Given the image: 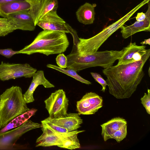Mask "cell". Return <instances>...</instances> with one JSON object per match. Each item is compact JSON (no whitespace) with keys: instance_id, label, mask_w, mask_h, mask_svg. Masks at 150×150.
Masks as SVG:
<instances>
[{"instance_id":"21","label":"cell","mask_w":150,"mask_h":150,"mask_svg":"<svg viewBox=\"0 0 150 150\" xmlns=\"http://www.w3.org/2000/svg\"><path fill=\"white\" fill-rule=\"evenodd\" d=\"M37 111V109L32 108L17 116L9 122L5 126L1 129L0 130V133L20 126L34 115Z\"/></svg>"},{"instance_id":"31","label":"cell","mask_w":150,"mask_h":150,"mask_svg":"<svg viewBox=\"0 0 150 150\" xmlns=\"http://www.w3.org/2000/svg\"><path fill=\"white\" fill-rule=\"evenodd\" d=\"M146 17V15L145 13H144L143 12H141L137 13L135 18L137 21H144Z\"/></svg>"},{"instance_id":"18","label":"cell","mask_w":150,"mask_h":150,"mask_svg":"<svg viewBox=\"0 0 150 150\" xmlns=\"http://www.w3.org/2000/svg\"><path fill=\"white\" fill-rule=\"evenodd\" d=\"M126 120L122 117H114L100 125L102 128L101 135L104 141L109 139L110 136L127 124Z\"/></svg>"},{"instance_id":"14","label":"cell","mask_w":150,"mask_h":150,"mask_svg":"<svg viewBox=\"0 0 150 150\" xmlns=\"http://www.w3.org/2000/svg\"><path fill=\"white\" fill-rule=\"evenodd\" d=\"M78 113H67L64 116L52 118L48 117L45 120L67 129L69 132L77 130L81 127L83 120Z\"/></svg>"},{"instance_id":"11","label":"cell","mask_w":150,"mask_h":150,"mask_svg":"<svg viewBox=\"0 0 150 150\" xmlns=\"http://www.w3.org/2000/svg\"><path fill=\"white\" fill-rule=\"evenodd\" d=\"M30 5L29 10L35 25L45 15L58 7L57 0H26Z\"/></svg>"},{"instance_id":"32","label":"cell","mask_w":150,"mask_h":150,"mask_svg":"<svg viewBox=\"0 0 150 150\" xmlns=\"http://www.w3.org/2000/svg\"><path fill=\"white\" fill-rule=\"evenodd\" d=\"M26 0H0V4L15 1H23Z\"/></svg>"},{"instance_id":"20","label":"cell","mask_w":150,"mask_h":150,"mask_svg":"<svg viewBox=\"0 0 150 150\" xmlns=\"http://www.w3.org/2000/svg\"><path fill=\"white\" fill-rule=\"evenodd\" d=\"M64 137L43 132L36 140V147L57 146L60 148Z\"/></svg>"},{"instance_id":"9","label":"cell","mask_w":150,"mask_h":150,"mask_svg":"<svg viewBox=\"0 0 150 150\" xmlns=\"http://www.w3.org/2000/svg\"><path fill=\"white\" fill-rule=\"evenodd\" d=\"M37 71L27 63L9 64L2 62L0 64V79L4 81L22 77L30 78Z\"/></svg>"},{"instance_id":"26","label":"cell","mask_w":150,"mask_h":150,"mask_svg":"<svg viewBox=\"0 0 150 150\" xmlns=\"http://www.w3.org/2000/svg\"><path fill=\"white\" fill-rule=\"evenodd\" d=\"M48 127L53 131L59 133H66L69 132L66 129L57 125L45 119L41 121Z\"/></svg>"},{"instance_id":"12","label":"cell","mask_w":150,"mask_h":150,"mask_svg":"<svg viewBox=\"0 0 150 150\" xmlns=\"http://www.w3.org/2000/svg\"><path fill=\"white\" fill-rule=\"evenodd\" d=\"M6 18L14 30L33 31L35 29L36 26L29 10L11 14Z\"/></svg>"},{"instance_id":"34","label":"cell","mask_w":150,"mask_h":150,"mask_svg":"<svg viewBox=\"0 0 150 150\" xmlns=\"http://www.w3.org/2000/svg\"><path fill=\"white\" fill-rule=\"evenodd\" d=\"M3 104V101L1 100H0V109L2 107Z\"/></svg>"},{"instance_id":"6","label":"cell","mask_w":150,"mask_h":150,"mask_svg":"<svg viewBox=\"0 0 150 150\" xmlns=\"http://www.w3.org/2000/svg\"><path fill=\"white\" fill-rule=\"evenodd\" d=\"M42 127V124L28 120L17 127L0 133V150L15 149L16 142L23 135Z\"/></svg>"},{"instance_id":"7","label":"cell","mask_w":150,"mask_h":150,"mask_svg":"<svg viewBox=\"0 0 150 150\" xmlns=\"http://www.w3.org/2000/svg\"><path fill=\"white\" fill-rule=\"evenodd\" d=\"M38 25L43 30L71 33L73 40L78 38L76 31L57 14V10L47 13L37 23Z\"/></svg>"},{"instance_id":"15","label":"cell","mask_w":150,"mask_h":150,"mask_svg":"<svg viewBox=\"0 0 150 150\" xmlns=\"http://www.w3.org/2000/svg\"><path fill=\"white\" fill-rule=\"evenodd\" d=\"M32 77L33 79L29 88L23 94L26 103L33 102L35 100L33 94L35 90L39 85H42L46 88L54 87V86L51 83L45 78L43 71H37L33 74Z\"/></svg>"},{"instance_id":"27","label":"cell","mask_w":150,"mask_h":150,"mask_svg":"<svg viewBox=\"0 0 150 150\" xmlns=\"http://www.w3.org/2000/svg\"><path fill=\"white\" fill-rule=\"evenodd\" d=\"M147 94L144 93V96L140 99L141 103L145 109L147 113L150 114V90L147 89Z\"/></svg>"},{"instance_id":"1","label":"cell","mask_w":150,"mask_h":150,"mask_svg":"<svg viewBox=\"0 0 150 150\" xmlns=\"http://www.w3.org/2000/svg\"><path fill=\"white\" fill-rule=\"evenodd\" d=\"M150 55L149 49L139 61L104 69L109 93L118 99L131 97L144 75L143 68Z\"/></svg>"},{"instance_id":"23","label":"cell","mask_w":150,"mask_h":150,"mask_svg":"<svg viewBox=\"0 0 150 150\" xmlns=\"http://www.w3.org/2000/svg\"><path fill=\"white\" fill-rule=\"evenodd\" d=\"M77 135L78 134H75L64 137L60 148L71 150L80 148L81 145Z\"/></svg>"},{"instance_id":"4","label":"cell","mask_w":150,"mask_h":150,"mask_svg":"<svg viewBox=\"0 0 150 150\" xmlns=\"http://www.w3.org/2000/svg\"><path fill=\"white\" fill-rule=\"evenodd\" d=\"M121 50H105L82 55L70 54L67 59V69H73L76 72L93 67H100L106 69L112 66L115 62L123 53Z\"/></svg>"},{"instance_id":"28","label":"cell","mask_w":150,"mask_h":150,"mask_svg":"<svg viewBox=\"0 0 150 150\" xmlns=\"http://www.w3.org/2000/svg\"><path fill=\"white\" fill-rule=\"evenodd\" d=\"M90 74L95 81L102 86V89L101 91L103 92H105V90H106V87L107 86L106 81L98 73L91 72Z\"/></svg>"},{"instance_id":"16","label":"cell","mask_w":150,"mask_h":150,"mask_svg":"<svg viewBox=\"0 0 150 150\" xmlns=\"http://www.w3.org/2000/svg\"><path fill=\"white\" fill-rule=\"evenodd\" d=\"M148 4V8L145 14L146 17L143 21H137L131 25L120 27L122 37L126 39L134 34L141 31H150V3Z\"/></svg>"},{"instance_id":"2","label":"cell","mask_w":150,"mask_h":150,"mask_svg":"<svg viewBox=\"0 0 150 150\" xmlns=\"http://www.w3.org/2000/svg\"><path fill=\"white\" fill-rule=\"evenodd\" d=\"M69 42L65 33L45 30L40 32L30 44L19 50L18 54L39 53L48 56L66 51Z\"/></svg>"},{"instance_id":"30","label":"cell","mask_w":150,"mask_h":150,"mask_svg":"<svg viewBox=\"0 0 150 150\" xmlns=\"http://www.w3.org/2000/svg\"><path fill=\"white\" fill-rule=\"evenodd\" d=\"M19 50L14 51L11 48L0 49V54L7 58H10L14 55L18 54Z\"/></svg>"},{"instance_id":"22","label":"cell","mask_w":150,"mask_h":150,"mask_svg":"<svg viewBox=\"0 0 150 150\" xmlns=\"http://www.w3.org/2000/svg\"><path fill=\"white\" fill-rule=\"evenodd\" d=\"M47 67L59 71L67 74L83 83L87 85L91 84V82L82 78L77 74L76 71L73 69H64L58 67L55 65L51 64H48L47 65Z\"/></svg>"},{"instance_id":"10","label":"cell","mask_w":150,"mask_h":150,"mask_svg":"<svg viewBox=\"0 0 150 150\" xmlns=\"http://www.w3.org/2000/svg\"><path fill=\"white\" fill-rule=\"evenodd\" d=\"M102 98L94 92L87 93L77 102L76 111L83 115L94 114L103 106Z\"/></svg>"},{"instance_id":"29","label":"cell","mask_w":150,"mask_h":150,"mask_svg":"<svg viewBox=\"0 0 150 150\" xmlns=\"http://www.w3.org/2000/svg\"><path fill=\"white\" fill-rule=\"evenodd\" d=\"M56 62L59 67L66 68L67 66V57L63 53L59 54L56 59Z\"/></svg>"},{"instance_id":"33","label":"cell","mask_w":150,"mask_h":150,"mask_svg":"<svg viewBox=\"0 0 150 150\" xmlns=\"http://www.w3.org/2000/svg\"><path fill=\"white\" fill-rule=\"evenodd\" d=\"M150 38H149L147 39L144 40V41H143L140 43V44L142 45L148 44L149 45H150Z\"/></svg>"},{"instance_id":"35","label":"cell","mask_w":150,"mask_h":150,"mask_svg":"<svg viewBox=\"0 0 150 150\" xmlns=\"http://www.w3.org/2000/svg\"><path fill=\"white\" fill-rule=\"evenodd\" d=\"M148 72H149V76H150V67H149V68Z\"/></svg>"},{"instance_id":"25","label":"cell","mask_w":150,"mask_h":150,"mask_svg":"<svg viewBox=\"0 0 150 150\" xmlns=\"http://www.w3.org/2000/svg\"><path fill=\"white\" fill-rule=\"evenodd\" d=\"M127 124H126L115 132L109 137V139H115L118 142H120L124 139L127 134Z\"/></svg>"},{"instance_id":"19","label":"cell","mask_w":150,"mask_h":150,"mask_svg":"<svg viewBox=\"0 0 150 150\" xmlns=\"http://www.w3.org/2000/svg\"><path fill=\"white\" fill-rule=\"evenodd\" d=\"M30 4L26 0L15 1L0 4V16L6 18L9 15L20 11L29 10Z\"/></svg>"},{"instance_id":"13","label":"cell","mask_w":150,"mask_h":150,"mask_svg":"<svg viewBox=\"0 0 150 150\" xmlns=\"http://www.w3.org/2000/svg\"><path fill=\"white\" fill-rule=\"evenodd\" d=\"M123 54L118 59L117 64H125L140 60L147 49L144 45H138L135 42H131L127 46L123 48Z\"/></svg>"},{"instance_id":"24","label":"cell","mask_w":150,"mask_h":150,"mask_svg":"<svg viewBox=\"0 0 150 150\" xmlns=\"http://www.w3.org/2000/svg\"><path fill=\"white\" fill-rule=\"evenodd\" d=\"M14 30L7 18H0V37L5 36Z\"/></svg>"},{"instance_id":"17","label":"cell","mask_w":150,"mask_h":150,"mask_svg":"<svg viewBox=\"0 0 150 150\" xmlns=\"http://www.w3.org/2000/svg\"><path fill=\"white\" fill-rule=\"evenodd\" d=\"M96 5L86 2L81 6L76 13L78 21L84 25L92 24L94 21L95 13V7Z\"/></svg>"},{"instance_id":"5","label":"cell","mask_w":150,"mask_h":150,"mask_svg":"<svg viewBox=\"0 0 150 150\" xmlns=\"http://www.w3.org/2000/svg\"><path fill=\"white\" fill-rule=\"evenodd\" d=\"M3 101L0 109V129L5 126L17 116L28 110L21 88L13 86L7 89L0 95Z\"/></svg>"},{"instance_id":"3","label":"cell","mask_w":150,"mask_h":150,"mask_svg":"<svg viewBox=\"0 0 150 150\" xmlns=\"http://www.w3.org/2000/svg\"><path fill=\"white\" fill-rule=\"evenodd\" d=\"M141 7V5L139 4L123 17L92 37L87 39L78 38L76 42H73V48L70 54L82 55L96 52L112 34L123 25Z\"/></svg>"},{"instance_id":"8","label":"cell","mask_w":150,"mask_h":150,"mask_svg":"<svg viewBox=\"0 0 150 150\" xmlns=\"http://www.w3.org/2000/svg\"><path fill=\"white\" fill-rule=\"evenodd\" d=\"M69 100L62 89L52 93L44 101L45 108L50 117L55 118L66 115L67 113Z\"/></svg>"}]
</instances>
